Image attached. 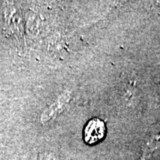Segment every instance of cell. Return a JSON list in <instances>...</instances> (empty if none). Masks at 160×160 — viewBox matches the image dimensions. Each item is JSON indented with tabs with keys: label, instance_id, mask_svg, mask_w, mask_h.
I'll use <instances>...</instances> for the list:
<instances>
[{
	"label": "cell",
	"instance_id": "2",
	"mask_svg": "<svg viewBox=\"0 0 160 160\" xmlns=\"http://www.w3.org/2000/svg\"><path fill=\"white\" fill-rule=\"evenodd\" d=\"M105 133V122L98 118H93L87 123L84 129V140L88 145H93L102 141Z\"/></svg>",
	"mask_w": 160,
	"mask_h": 160
},
{
	"label": "cell",
	"instance_id": "3",
	"mask_svg": "<svg viewBox=\"0 0 160 160\" xmlns=\"http://www.w3.org/2000/svg\"><path fill=\"white\" fill-rule=\"evenodd\" d=\"M67 102V97H62L59 99L57 102L53 104L44 112L41 117V121L42 122H48L50 120L55 118L61 112L63 108V106Z\"/></svg>",
	"mask_w": 160,
	"mask_h": 160
},
{
	"label": "cell",
	"instance_id": "1",
	"mask_svg": "<svg viewBox=\"0 0 160 160\" xmlns=\"http://www.w3.org/2000/svg\"><path fill=\"white\" fill-rule=\"evenodd\" d=\"M5 17V33L8 37H11L20 42L22 39L21 13L13 2H7L4 7Z\"/></svg>",
	"mask_w": 160,
	"mask_h": 160
},
{
	"label": "cell",
	"instance_id": "4",
	"mask_svg": "<svg viewBox=\"0 0 160 160\" xmlns=\"http://www.w3.org/2000/svg\"><path fill=\"white\" fill-rule=\"evenodd\" d=\"M39 160H55L54 157L51 155L43 154L41 157H39Z\"/></svg>",
	"mask_w": 160,
	"mask_h": 160
}]
</instances>
